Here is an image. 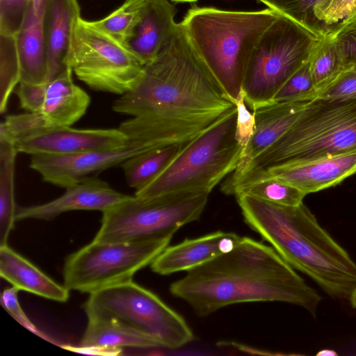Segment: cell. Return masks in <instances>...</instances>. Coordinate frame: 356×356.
<instances>
[{
	"mask_svg": "<svg viewBox=\"0 0 356 356\" xmlns=\"http://www.w3.org/2000/svg\"><path fill=\"white\" fill-rule=\"evenodd\" d=\"M18 291L14 286L4 289L1 295V305L19 324L31 332L40 335V331L29 319L22 309L17 298Z\"/></svg>",
	"mask_w": 356,
	"mask_h": 356,
	"instance_id": "f35d334b",
	"label": "cell"
},
{
	"mask_svg": "<svg viewBox=\"0 0 356 356\" xmlns=\"http://www.w3.org/2000/svg\"><path fill=\"white\" fill-rule=\"evenodd\" d=\"M130 196L115 191L99 179L89 176L65 188L63 195L51 201L17 207L16 221L24 219L50 220L63 213L75 210L104 212Z\"/></svg>",
	"mask_w": 356,
	"mask_h": 356,
	"instance_id": "5bb4252c",
	"label": "cell"
},
{
	"mask_svg": "<svg viewBox=\"0 0 356 356\" xmlns=\"http://www.w3.org/2000/svg\"><path fill=\"white\" fill-rule=\"evenodd\" d=\"M79 347L154 348L159 343L152 338L116 321L88 318V324Z\"/></svg>",
	"mask_w": 356,
	"mask_h": 356,
	"instance_id": "603a6c76",
	"label": "cell"
},
{
	"mask_svg": "<svg viewBox=\"0 0 356 356\" xmlns=\"http://www.w3.org/2000/svg\"><path fill=\"white\" fill-rule=\"evenodd\" d=\"M129 140L120 129H74L51 127L17 142L19 153L38 155H72L120 147Z\"/></svg>",
	"mask_w": 356,
	"mask_h": 356,
	"instance_id": "4fadbf2b",
	"label": "cell"
},
{
	"mask_svg": "<svg viewBox=\"0 0 356 356\" xmlns=\"http://www.w3.org/2000/svg\"><path fill=\"white\" fill-rule=\"evenodd\" d=\"M18 153L15 144L0 139V247L7 245L16 221L15 171Z\"/></svg>",
	"mask_w": 356,
	"mask_h": 356,
	"instance_id": "cb8c5ba5",
	"label": "cell"
},
{
	"mask_svg": "<svg viewBox=\"0 0 356 356\" xmlns=\"http://www.w3.org/2000/svg\"><path fill=\"white\" fill-rule=\"evenodd\" d=\"M314 95L315 90L307 60L284 84L270 103L312 101L314 100Z\"/></svg>",
	"mask_w": 356,
	"mask_h": 356,
	"instance_id": "d6a6232c",
	"label": "cell"
},
{
	"mask_svg": "<svg viewBox=\"0 0 356 356\" xmlns=\"http://www.w3.org/2000/svg\"><path fill=\"white\" fill-rule=\"evenodd\" d=\"M80 15L77 0H46L44 32L47 58V82L67 67L74 29Z\"/></svg>",
	"mask_w": 356,
	"mask_h": 356,
	"instance_id": "ac0fdd59",
	"label": "cell"
},
{
	"mask_svg": "<svg viewBox=\"0 0 356 356\" xmlns=\"http://www.w3.org/2000/svg\"><path fill=\"white\" fill-rule=\"evenodd\" d=\"M170 291L200 316L230 305L282 302L316 316L322 298L270 246L241 237L231 252L187 271Z\"/></svg>",
	"mask_w": 356,
	"mask_h": 356,
	"instance_id": "6da1fadb",
	"label": "cell"
},
{
	"mask_svg": "<svg viewBox=\"0 0 356 356\" xmlns=\"http://www.w3.org/2000/svg\"><path fill=\"white\" fill-rule=\"evenodd\" d=\"M118 128L129 138L124 146L72 155H33L29 167L44 181L65 188L90 175L121 165L131 157L184 143L193 137L191 130L185 125L142 117H132Z\"/></svg>",
	"mask_w": 356,
	"mask_h": 356,
	"instance_id": "52a82bcc",
	"label": "cell"
},
{
	"mask_svg": "<svg viewBox=\"0 0 356 356\" xmlns=\"http://www.w3.org/2000/svg\"><path fill=\"white\" fill-rule=\"evenodd\" d=\"M65 349L72 351L95 355H118L122 352V348H104V347H87L83 348L76 346H65Z\"/></svg>",
	"mask_w": 356,
	"mask_h": 356,
	"instance_id": "ab89813d",
	"label": "cell"
},
{
	"mask_svg": "<svg viewBox=\"0 0 356 356\" xmlns=\"http://www.w3.org/2000/svg\"><path fill=\"white\" fill-rule=\"evenodd\" d=\"M234 106L179 22L157 56L144 65L135 86L113 102L112 109L132 117L202 120L219 118Z\"/></svg>",
	"mask_w": 356,
	"mask_h": 356,
	"instance_id": "7a4b0ae2",
	"label": "cell"
},
{
	"mask_svg": "<svg viewBox=\"0 0 356 356\" xmlns=\"http://www.w3.org/2000/svg\"><path fill=\"white\" fill-rule=\"evenodd\" d=\"M89 295L83 305L88 318L116 321L166 348H179L193 339V331L182 316L133 280Z\"/></svg>",
	"mask_w": 356,
	"mask_h": 356,
	"instance_id": "30bf717a",
	"label": "cell"
},
{
	"mask_svg": "<svg viewBox=\"0 0 356 356\" xmlns=\"http://www.w3.org/2000/svg\"><path fill=\"white\" fill-rule=\"evenodd\" d=\"M40 113L27 112L6 115L0 124V139L15 144L19 140L46 129Z\"/></svg>",
	"mask_w": 356,
	"mask_h": 356,
	"instance_id": "1f68e13d",
	"label": "cell"
},
{
	"mask_svg": "<svg viewBox=\"0 0 356 356\" xmlns=\"http://www.w3.org/2000/svg\"><path fill=\"white\" fill-rule=\"evenodd\" d=\"M31 0H0V35L15 37L19 33Z\"/></svg>",
	"mask_w": 356,
	"mask_h": 356,
	"instance_id": "e575fe53",
	"label": "cell"
},
{
	"mask_svg": "<svg viewBox=\"0 0 356 356\" xmlns=\"http://www.w3.org/2000/svg\"><path fill=\"white\" fill-rule=\"evenodd\" d=\"M146 1L147 0H125L113 13L92 23L123 43L138 23Z\"/></svg>",
	"mask_w": 356,
	"mask_h": 356,
	"instance_id": "83f0119b",
	"label": "cell"
},
{
	"mask_svg": "<svg viewBox=\"0 0 356 356\" xmlns=\"http://www.w3.org/2000/svg\"><path fill=\"white\" fill-rule=\"evenodd\" d=\"M72 73L67 67L47 82L40 111L47 128L70 127L84 115L90 105V96L74 83Z\"/></svg>",
	"mask_w": 356,
	"mask_h": 356,
	"instance_id": "44dd1931",
	"label": "cell"
},
{
	"mask_svg": "<svg viewBox=\"0 0 356 356\" xmlns=\"http://www.w3.org/2000/svg\"><path fill=\"white\" fill-rule=\"evenodd\" d=\"M209 195L188 192L150 198L131 195L102 212L101 226L92 241L108 243L171 239L181 227L200 218Z\"/></svg>",
	"mask_w": 356,
	"mask_h": 356,
	"instance_id": "ba28073f",
	"label": "cell"
},
{
	"mask_svg": "<svg viewBox=\"0 0 356 356\" xmlns=\"http://www.w3.org/2000/svg\"><path fill=\"white\" fill-rule=\"evenodd\" d=\"M236 106L190 140L170 163L134 195L150 198L179 193H210L237 168L243 147L235 137Z\"/></svg>",
	"mask_w": 356,
	"mask_h": 356,
	"instance_id": "8992f818",
	"label": "cell"
},
{
	"mask_svg": "<svg viewBox=\"0 0 356 356\" xmlns=\"http://www.w3.org/2000/svg\"><path fill=\"white\" fill-rule=\"evenodd\" d=\"M278 15L270 8L233 11L194 6L181 22L199 56L234 105L254 50Z\"/></svg>",
	"mask_w": 356,
	"mask_h": 356,
	"instance_id": "277c9868",
	"label": "cell"
},
{
	"mask_svg": "<svg viewBox=\"0 0 356 356\" xmlns=\"http://www.w3.org/2000/svg\"><path fill=\"white\" fill-rule=\"evenodd\" d=\"M170 240L108 243L92 241L65 259L63 285L70 291L90 294L131 281L137 271L152 264Z\"/></svg>",
	"mask_w": 356,
	"mask_h": 356,
	"instance_id": "7c38bea8",
	"label": "cell"
},
{
	"mask_svg": "<svg viewBox=\"0 0 356 356\" xmlns=\"http://www.w3.org/2000/svg\"><path fill=\"white\" fill-rule=\"evenodd\" d=\"M46 0H31L22 26L15 36L20 82H47V58L44 32Z\"/></svg>",
	"mask_w": 356,
	"mask_h": 356,
	"instance_id": "ffe728a7",
	"label": "cell"
},
{
	"mask_svg": "<svg viewBox=\"0 0 356 356\" xmlns=\"http://www.w3.org/2000/svg\"><path fill=\"white\" fill-rule=\"evenodd\" d=\"M316 355L318 356H327V355L328 356H330V355L336 356V355H337V353L334 350L325 349V350H320Z\"/></svg>",
	"mask_w": 356,
	"mask_h": 356,
	"instance_id": "60d3db41",
	"label": "cell"
},
{
	"mask_svg": "<svg viewBox=\"0 0 356 356\" xmlns=\"http://www.w3.org/2000/svg\"><path fill=\"white\" fill-rule=\"evenodd\" d=\"M309 70L316 95L328 86L347 67L335 40L324 36L313 49L309 60Z\"/></svg>",
	"mask_w": 356,
	"mask_h": 356,
	"instance_id": "484cf974",
	"label": "cell"
},
{
	"mask_svg": "<svg viewBox=\"0 0 356 356\" xmlns=\"http://www.w3.org/2000/svg\"><path fill=\"white\" fill-rule=\"evenodd\" d=\"M355 173L356 151L273 166L248 183L266 177H275L288 182L307 195L334 186Z\"/></svg>",
	"mask_w": 356,
	"mask_h": 356,
	"instance_id": "9a60e30c",
	"label": "cell"
},
{
	"mask_svg": "<svg viewBox=\"0 0 356 356\" xmlns=\"http://www.w3.org/2000/svg\"><path fill=\"white\" fill-rule=\"evenodd\" d=\"M348 300H350L352 307L356 309V289L352 293Z\"/></svg>",
	"mask_w": 356,
	"mask_h": 356,
	"instance_id": "b9f144b4",
	"label": "cell"
},
{
	"mask_svg": "<svg viewBox=\"0 0 356 356\" xmlns=\"http://www.w3.org/2000/svg\"><path fill=\"white\" fill-rule=\"evenodd\" d=\"M355 20H356V18H355V20H353V21H355ZM348 24H349V23H348Z\"/></svg>",
	"mask_w": 356,
	"mask_h": 356,
	"instance_id": "ee69618b",
	"label": "cell"
},
{
	"mask_svg": "<svg viewBox=\"0 0 356 356\" xmlns=\"http://www.w3.org/2000/svg\"><path fill=\"white\" fill-rule=\"evenodd\" d=\"M322 38L279 13L252 55L243 85L251 111L270 103L289 79L308 60Z\"/></svg>",
	"mask_w": 356,
	"mask_h": 356,
	"instance_id": "9c48e42d",
	"label": "cell"
},
{
	"mask_svg": "<svg viewBox=\"0 0 356 356\" xmlns=\"http://www.w3.org/2000/svg\"><path fill=\"white\" fill-rule=\"evenodd\" d=\"M47 82L33 84L19 82L17 90L20 106L27 112L40 113L45 98Z\"/></svg>",
	"mask_w": 356,
	"mask_h": 356,
	"instance_id": "8d00e7d4",
	"label": "cell"
},
{
	"mask_svg": "<svg viewBox=\"0 0 356 356\" xmlns=\"http://www.w3.org/2000/svg\"><path fill=\"white\" fill-rule=\"evenodd\" d=\"M312 101L272 102L252 111L255 129L243 149L237 174L252 160L277 140L303 114Z\"/></svg>",
	"mask_w": 356,
	"mask_h": 356,
	"instance_id": "d6986e66",
	"label": "cell"
},
{
	"mask_svg": "<svg viewBox=\"0 0 356 356\" xmlns=\"http://www.w3.org/2000/svg\"><path fill=\"white\" fill-rule=\"evenodd\" d=\"M176 13L168 0H147L138 23L123 44L144 65L151 62L171 38Z\"/></svg>",
	"mask_w": 356,
	"mask_h": 356,
	"instance_id": "e0dca14e",
	"label": "cell"
},
{
	"mask_svg": "<svg viewBox=\"0 0 356 356\" xmlns=\"http://www.w3.org/2000/svg\"><path fill=\"white\" fill-rule=\"evenodd\" d=\"M241 236L218 231L167 247L150 264L155 273L162 275L188 271L215 257L232 251Z\"/></svg>",
	"mask_w": 356,
	"mask_h": 356,
	"instance_id": "2e32d148",
	"label": "cell"
},
{
	"mask_svg": "<svg viewBox=\"0 0 356 356\" xmlns=\"http://www.w3.org/2000/svg\"><path fill=\"white\" fill-rule=\"evenodd\" d=\"M0 35V112L2 114L7 109L11 93L20 82V66L15 37Z\"/></svg>",
	"mask_w": 356,
	"mask_h": 356,
	"instance_id": "f1b7e54d",
	"label": "cell"
},
{
	"mask_svg": "<svg viewBox=\"0 0 356 356\" xmlns=\"http://www.w3.org/2000/svg\"><path fill=\"white\" fill-rule=\"evenodd\" d=\"M235 106L236 108V122L235 137L243 149L247 145L255 129V118L252 111L248 108L242 90Z\"/></svg>",
	"mask_w": 356,
	"mask_h": 356,
	"instance_id": "d590c367",
	"label": "cell"
},
{
	"mask_svg": "<svg viewBox=\"0 0 356 356\" xmlns=\"http://www.w3.org/2000/svg\"><path fill=\"white\" fill-rule=\"evenodd\" d=\"M339 47L347 65H356V20L342 27L331 35Z\"/></svg>",
	"mask_w": 356,
	"mask_h": 356,
	"instance_id": "74e56055",
	"label": "cell"
},
{
	"mask_svg": "<svg viewBox=\"0 0 356 356\" xmlns=\"http://www.w3.org/2000/svg\"><path fill=\"white\" fill-rule=\"evenodd\" d=\"M268 8L289 17L323 38V33L314 15V8L322 0H259Z\"/></svg>",
	"mask_w": 356,
	"mask_h": 356,
	"instance_id": "4dcf8cb0",
	"label": "cell"
},
{
	"mask_svg": "<svg viewBox=\"0 0 356 356\" xmlns=\"http://www.w3.org/2000/svg\"><path fill=\"white\" fill-rule=\"evenodd\" d=\"M355 151L356 99L313 100L277 140L223 185L234 191L273 166Z\"/></svg>",
	"mask_w": 356,
	"mask_h": 356,
	"instance_id": "5b68a950",
	"label": "cell"
},
{
	"mask_svg": "<svg viewBox=\"0 0 356 356\" xmlns=\"http://www.w3.org/2000/svg\"><path fill=\"white\" fill-rule=\"evenodd\" d=\"M356 99V65H347L342 72L315 99L342 101Z\"/></svg>",
	"mask_w": 356,
	"mask_h": 356,
	"instance_id": "836d02e7",
	"label": "cell"
},
{
	"mask_svg": "<svg viewBox=\"0 0 356 356\" xmlns=\"http://www.w3.org/2000/svg\"><path fill=\"white\" fill-rule=\"evenodd\" d=\"M173 2L175 3H184V2H194L197 0H171Z\"/></svg>",
	"mask_w": 356,
	"mask_h": 356,
	"instance_id": "7bdbcfd3",
	"label": "cell"
},
{
	"mask_svg": "<svg viewBox=\"0 0 356 356\" xmlns=\"http://www.w3.org/2000/svg\"><path fill=\"white\" fill-rule=\"evenodd\" d=\"M67 66L92 90L122 96L135 86L144 64L122 42L80 17Z\"/></svg>",
	"mask_w": 356,
	"mask_h": 356,
	"instance_id": "8fae6325",
	"label": "cell"
},
{
	"mask_svg": "<svg viewBox=\"0 0 356 356\" xmlns=\"http://www.w3.org/2000/svg\"><path fill=\"white\" fill-rule=\"evenodd\" d=\"M235 196L245 223L285 261L331 297L349 299L356 289V263L303 202L289 207L243 193Z\"/></svg>",
	"mask_w": 356,
	"mask_h": 356,
	"instance_id": "3957f363",
	"label": "cell"
},
{
	"mask_svg": "<svg viewBox=\"0 0 356 356\" xmlns=\"http://www.w3.org/2000/svg\"><path fill=\"white\" fill-rule=\"evenodd\" d=\"M238 193L289 207L300 205L307 195L296 186L275 177H266L240 186L233 195Z\"/></svg>",
	"mask_w": 356,
	"mask_h": 356,
	"instance_id": "4316f807",
	"label": "cell"
},
{
	"mask_svg": "<svg viewBox=\"0 0 356 356\" xmlns=\"http://www.w3.org/2000/svg\"><path fill=\"white\" fill-rule=\"evenodd\" d=\"M0 275L19 291L65 302L70 290L54 281L8 244L0 247Z\"/></svg>",
	"mask_w": 356,
	"mask_h": 356,
	"instance_id": "7402d4cb",
	"label": "cell"
},
{
	"mask_svg": "<svg viewBox=\"0 0 356 356\" xmlns=\"http://www.w3.org/2000/svg\"><path fill=\"white\" fill-rule=\"evenodd\" d=\"M314 15L325 35H331L356 18V0H322Z\"/></svg>",
	"mask_w": 356,
	"mask_h": 356,
	"instance_id": "f546056e",
	"label": "cell"
},
{
	"mask_svg": "<svg viewBox=\"0 0 356 356\" xmlns=\"http://www.w3.org/2000/svg\"><path fill=\"white\" fill-rule=\"evenodd\" d=\"M188 141L149 150L125 161L120 166L127 184L136 191L147 185L170 163Z\"/></svg>",
	"mask_w": 356,
	"mask_h": 356,
	"instance_id": "d4e9b609",
	"label": "cell"
}]
</instances>
